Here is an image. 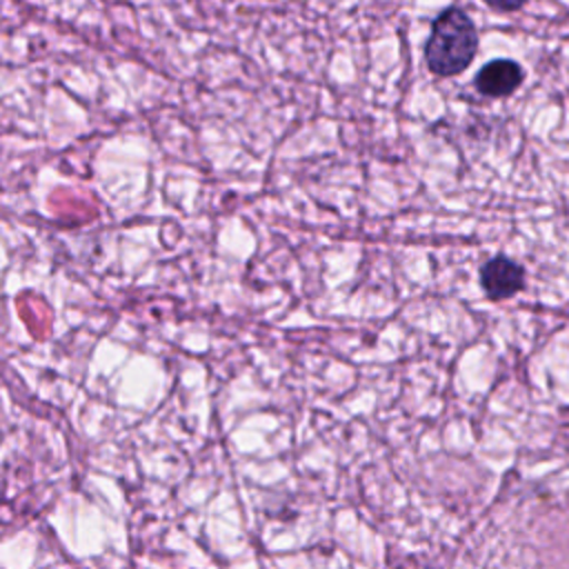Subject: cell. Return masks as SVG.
Segmentation results:
<instances>
[{"mask_svg":"<svg viewBox=\"0 0 569 569\" xmlns=\"http://www.w3.org/2000/svg\"><path fill=\"white\" fill-rule=\"evenodd\" d=\"M478 51V31L471 18L458 9H445L425 44V62L436 76H456L465 71Z\"/></svg>","mask_w":569,"mask_h":569,"instance_id":"1","label":"cell"},{"mask_svg":"<svg viewBox=\"0 0 569 569\" xmlns=\"http://www.w3.org/2000/svg\"><path fill=\"white\" fill-rule=\"evenodd\" d=\"M480 287L489 300H507L525 287V269L507 256H493L480 267Z\"/></svg>","mask_w":569,"mask_h":569,"instance_id":"2","label":"cell"},{"mask_svg":"<svg viewBox=\"0 0 569 569\" xmlns=\"http://www.w3.org/2000/svg\"><path fill=\"white\" fill-rule=\"evenodd\" d=\"M525 78L522 67L516 60L509 58H498L487 62L478 73H476V89L487 96V98H505L511 96Z\"/></svg>","mask_w":569,"mask_h":569,"instance_id":"3","label":"cell"},{"mask_svg":"<svg viewBox=\"0 0 569 569\" xmlns=\"http://www.w3.org/2000/svg\"><path fill=\"white\" fill-rule=\"evenodd\" d=\"M485 2L500 11H513V9H520L527 0H485Z\"/></svg>","mask_w":569,"mask_h":569,"instance_id":"4","label":"cell"}]
</instances>
